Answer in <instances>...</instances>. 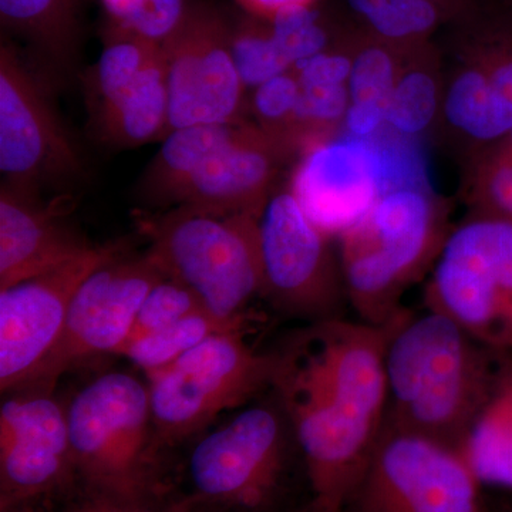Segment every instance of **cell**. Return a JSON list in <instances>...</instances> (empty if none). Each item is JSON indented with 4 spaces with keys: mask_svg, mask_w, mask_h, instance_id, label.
<instances>
[{
    "mask_svg": "<svg viewBox=\"0 0 512 512\" xmlns=\"http://www.w3.org/2000/svg\"><path fill=\"white\" fill-rule=\"evenodd\" d=\"M400 316L386 326L312 322L276 352L272 392L291 420L313 503L345 507L382 437L386 348Z\"/></svg>",
    "mask_w": 512,
    "mask_h": 512,
    "instance_id": "obj_1",
    "label": "cell"
},
{
    "mask_svg": "<svg viewBox=\"0 0 512 512\" xmlns=\"http://www.w3.org/2000/svg\"><path fill=\"white\" fill-rule=\"evenodd\" d=\"M505 363L444 313L404 312L386 348V423L460 448Z\"/></svg>",
    "mask_w": 512,
    "mask_h": 512,
    "instance_id": "obj_2",
    "label": "cell"
},
{
    "mask_svg": "<svg viewBox=\"0 0 512 512\" xmlns=\"http://www.w3.org/2000/svg\"><path fill=\"white\" fill-rule=\"evenodd\" d=\"M301 456L291 420L274 400L255 404L191 441L170 474L177 512H296L293 471Z\"/></svg>",
    "mask_w": 512,
    "mask_h": 512,
    "instance_id": "obj_3",
    "label": "cell"
},
{
    "mask_svg": "<svg viewBox=\"0 0 512 512\" xmlns=\"http://www.w3.org/2000/svg\"><path fill=\"white\" fill-rule=\"evenodd\" d=\"M431 192H387L339 239L346 299L357 319L386 326L404 312L402 296L450 234Z\"/></svg>",
    "mask_w": 512,
    "mask_h": 512,
    "instance_id": "obj_4",
    "label": "cell"
},
{
    "mask_svg": "<svg viewBox=\"0 0 512 512\" xmlns=\"http://www.w3.org/2000/svg\"><path fill=\"white\" fill-rule=\"evenodd\" d=\"M147 254L167 278L188 286L211 315L235 320L264 289L259 217L168 208L141 214Z\"/></svg>",
    "mask_w": 512,
    "mask_h": 512,
    "instance_id": "obj_5",
    "label": "cell"
},
{
    "mask_svg": "<svg viewBox=\"0 0 512 512\" xmlns=\"http://www.w3.org/2000/svg\"><path fill=\"white\" fill-rule=\"evenodd\" d=\"M80 483L127 494L171 493V463L158 447L148 383L104 373L66 406Z\"/></svg>",
    "mask_w": 512,
    "mask_h": 512,
    "instance_id": "obj_6",
    "label": "cell"
},
{
    "mask_svg": "<svg viewBox=\"0 0 512 512\" xmlns=\"http://www.w3.org/2000/svg\"><path fill=\"white\" fill-rule=\"evenodd\" d=\"M248 330L211 336L147 377L154 431L165 456L204 434L225 410L274 386L278 355L252 348Z\"/></svg>",
    "mask_w": 512,
    "mask_h": 512,
    "instance_id": "obj_7",
    "label": "cell"
},
{
    "mask_svg": "<svg viewBox=\"0 0 512 512\" xmlns=\"http://www.w3.org/2000/svg\"><path fill=\"white\" fill-rule=\"evenodd\" d=\"M451 19L440 120L473 156L512 130V0H467Z\"/></svg>",
    "mask_w": 512,
    "mask_h": 512,
    "instance_id": "obj_8",
    "label": "cell"
},
{
    "mask_svg": "<svg viewBox=\"0 0 512 512\" xmlns=\"http://www.w3.org/2000/svg\"><path fill=\"white\" fill-rule=\"evenodd\" d=\"M426 305L512 360V222L473 215L453 229L434 262Z\"/></svg>",
    "mask_w": 512,
    "mask_h": 512,
    "instance_id": "obj_9",
    "label": "cell"
},
{
    "mask_svg": "<svg viewBox=\"0 0 512 512\" xmlns=\"http://www.w3.org/2000/svg\"><path fill=\"white\" fill-rule=\"evenodd\" d=\"M463 451L386 423L349 512H490Z\"/></svg>",
    "mask_w": 512,
    "mask_h": 512,
    "instance_id": "obj_10",
    "label": "cell"
},
{
    "mask_svg": "<svg viewBox=\"0 0 512 512\" xmlns=\"http://www.w3.org/2000/svg\"><path fill=\"white\" fill-rule=\"evenodd\" d=\"M165 278L148 256L124 248L77 289L55 348L16 392H55L60 377L103 355H117L148 292ZM15 393V392H13Z\"/></svg>",
    "mask_w": 512,
    "mask_h": 512,
    "instance_id": "obj_11",
    "label": "cell"
},
{
    "mask_svg": "<svg viewBox=\"0 0 512 512\" xmlns=\"http://www.w3.org/2000/svg\"><path fill=\"white\" fill-rule=\"evenodd\" d=\"M84 82L90 120L104 143L133 148L167 137L170 99L161 42L111 22Z\"/></svg>",
    "mask_w": 512,
    "mask_h": 512,
    "instance_id": "obj_12",
    "label": "cell"
},
{
    "mask_svg": "<svg viewBox=\"0 0 512 512\" xmlns=\"http://www.w3.org/2000/svg\"><path fill=\"white\" fill-rule=\"evenodd\" d=\"M161 45L170 99L168 134L197 124L247 121V90L232 56L231 20L220 9L188 5Z\"/></svg>",
    "mask_w": 512,
    "mask_h": 512,
    "instance_id": "obj_13",
    "label": "cell"
},
{
    "mask_svg": "<svg viewBox=\"0 0 512 512\" xmlns=\"http://www.w3.org/2000/svg\"><path fill=\"white\" fill-rule=\"evenodd\" d=\"M9 394L0 407V512H50L79 483L66 406L50 392Z\"/></svg>",
    "mask_w": 512,
    "mask_h": 512,
    "instance_id": "obj_14",
    "label": "cell"
},
{
    "mask_svg": "<svg viewBox=\"0 0 512 512\" xmlns=\"http://www.w3.org/2000/svg\"><path fill=\"white\" fill-rule=\"evenodd\" d=\"M316 227L291 190L271 194L259 215L264 289L275 308L319 320L340 318L346 298L339 254Z\"/></svg>",
    "mask_w": 512,
    "mask_h": 512,
    "instance_id": "obj_15",
    "label": "cell"
},
{
    "mask_svg": "<svg viewBox=\"0 0 512 512\" xmlns=\"http://www.w3.org/2000/svg\"><path fill=\"white\" fill-rule=\"evenodd\" d=\"M2 184L40 195L84 174L82 157L45 93L10 45L0 47Z\"/></svg>",
    "mask_w": 512,
    "mask_h": 512,
    "instance_id": "obj_16",
    "label": "cell"
},
{
    "mask_svg": "<svg viewBox=\"0 0 512 512\" xmlns=\"http://www.w3.org/2000/svg\"><path fill=\"white\" fill-rule=\"evenodd\" d=\"M121 244L93 251L46 274L0 291V390L16 392L55 348L67 312L84 279L121 251Z\"/></svg>",
    "mask_w": 512,
    "mask_h": 512,
    "instance_id": "obj_17",
    "label": "cell"
},
{
    "mask_svg": "<svg viewBox=\"0 0 512 512\" xmlns=\"http://www.w3.org/2000/svg\"><path fill=\"white\" fill-rule=\"evenodd\" d=\"M289 190L316 227L339 238L384 195L379 151L348 133L319 141L303 151Z\"/></svg>",
    "mask_w": 512,
    "mask_h": 512,
    "instance_id": "obj_18",
    "label": "cell"
},
{
    "mask_svg": "<svg viewBox=\"0 0 512 512\" xmlns=\"http://www.w3.org/2000/svg\"><path fill=\"white\" fill-rule=\"evenodd\" d=\"M288 156L284 147L248 123L237 140L202 161L181 188L174 207L259 217Z\"/></svg>",
    "mask_w": 512,
    "mask_h": 512,
    "instance_id": "obj_19",
    "label": "cell"
},
{
    "mask_svg": "<svg viewBox=\"0 0 512 512\" xmlns=\"http://www.w3.org/2000/svg\"><path fill=\"white\" fill-rule=\"evenodd\" d=\"M56 202L9 185L0 188V291L93 251Z\"/></svg>",
    "mask_w": 512,
    "mask_h": 512,
    "instance_id": "obj_20",
    "label": "cell"
},
{
    "mask_svg": "<svg viewBox=\"0 0 512 512\" xmlns=\"http://www.w3.org/2000/svg\"><path fill=\"white\" fill-rule=\"evenodd\" d=\"M247 124H197L171 131L141 178L144 200L154 207L173 208L181 188L202 161L237 140Z\"/></svg>",
    "mask_w": 512,
    "mask_h": 512,
    "instance_id": "obj_21",
    "label": "cell"
},
{
    "mask_svg": "<svg viewBox=\"0 0 512 512\" xmlns=\"http://www.w3.org/2000/svg\"><path fill=\"white\" fill-rule=\"evenodd\" d=\"M407 49L389 45L369 33L356 35L348 89L346 133L370 138L386 124L387 106Z\"/></svg>",
    "mask_w": 512,
    "mask_h": 512,
    "instance_id": "obj_22",
    "label": "cell"
},
{
    "mask_svg": "<svg viewBox=\"0 0 512 512\" xmlns=\"http://www.w3.org/2000/svg\"><path fill=\"white\" fill-rule=\"evenodd\" d=\"M443 103V72L440 56L430 42L410 47L404 53L402 69L394 84L386 126L407 137L419 138L440 120Z\"/></svg>",
    "mask_w": 512,
    "mask_h": 512,
    "instance_id": "obj_23",
    "label": "cell"
},
{
    "mask_svg": "<svg viewBox=\"0 0 512 512\" xmlns=\"http://www.w3.org/2000/svg\"><path fill=\"white\" fill-rule=\"evenodd\" d=\"M460 450L483 484L512 490V360H507L497 389Z\"/></svg>",
    "mask_w": 512,
    "mask_h": 512,
    "instance_id": "obj_24",
    "label": "cell"
},
{
    "mask_svg": "<svg viewBox=\"0 0 512 512\" xmlns=\"http://www.w3.org/2000/svg\"><path fill=\"white\" fill-rule=\"evenodd\" d=\"M2 25L66 69L77 40L76 0H0Z\"/></svg>",
    "mask_w": 512,
    "mask_h": 512,
    "instance_id": "obj_25",
    "label": "cell"
},
{
    "mask_svg": "<svg viewBox=\"0 0 512 512\" xmlns=\"http://www.w3.org/2000/svg\"><path fill=\"white\" fill-rule=\"evenodd\" d=\"M363 32L410 49L430 42L446 18L444 0H348Z\"/></svg>",
    "mask_w": 512,
    "mask_h": 512,
    "instance_id": "obj_26",
    "label": "cell"
},
{
    "mask_svg": "<svg viewBox=\"0 0 512 512\" xmlns=\"http://www.w3.org/2000/svg\"><path fill=\"white\" fill-rule=\"evenodd\" d=\"M251 320L249 315L235 320H224L207 311L192 313L171 323L167 328L150 333L136 342L127 343L117 356L126 357L146 377H150L211 336L229 330L248 329Z\"/></svg>",
    "mask_w": 512,
    "mask_h": 512,
    "instance_id": "obj_27",
    "label": "cell"
},
{
    "mask_svg": "<svg viewBox=\"0 0 512 512\" xmlns=\"http://www.w3.org/2000/svg\"><path fill=\"white\" fill-rule=\"evenodd\" d=\"M466 192L474 215L512 222V130L471 156Z\"/></svg>",
    "mask_w": 512,
    "mask_h": 512,
    "instance_id": "obj_28",
    "label": "cell"
},
{
    "mask_svg": "<svg viewBox=\"0 0 512 512\" xmlns=\"http://www.w3.org/2000/svg\"><path fill=\"white\" fill-rule=\"evenodd\" d=\"M231 49L247 92L292 70L264 19L245 15L231 20Z\"/></svg>",
    "mask_w": 512,
    "mask_h": 512,
    "instance_id": "obj_29",
    "label": "cell"
},
{
    "mask_svg": "<svg viewBox=\"0 0 512 512\" xmlns=\"http://www.w3.org/2000/svg\"><path fill=\"white\" fill-rule=\"evenodd\" d=\"M301 97V83L293 70L262 83L251 92L247 111L254 114L255 124L262 133L285 148H293V127Z\"/></svg>",
    "mask_w": 512,
    "mask_h": 512,
    "instance_id": "obj_30",
    "label": "cell"
},
{
    "mask_svg": "<svg viewBox=\"0 0 512 512\" xmlns=\"http://www.w3.org/2000/svg\"><path fill=\"white\" fill-rule=\"evenodd\" d=\"M266 22L292 69L296 64L332 49L346 36L336 35L332 23L316 9V5L288 10Z\"/></svg>",
    "mask_w": 512,
    "mask_h": 512,
    "instance_id": "obj_31",
    "label": "cell"
},
{
    "mask_svg": "<svg viewBox=\"0 0 512 512\" xmlns=\"http://www.w3.org/2000/svg\"><path fill=\"white\" fill-rule=\"evenodd\" d=\"M383 164L384 194L396 190L431 192L429 164L417 137H407L384 124L370 137Z\"/></svg>",
    "mask_w": 512,
    "mask_h": 512,
    "instance_id": "obj_32",
    "label": "cell"
},
{
    "mask_svg": "<svg viewBox=\"0 0 512 512\" xmlns=\"http://www.w3.org/2000/svg\"><path fill=\"white\" fill-rule=\"evenodd\" d=\"M201 311H207V309L188 286L165 276L148 292L143 305L138 309L130 336L124 345L136 342L150 333L167 328L168 325L185 316Z\"/></svg>",
    "mask_w": 512,
    "mask_h": 512,
    "instance_id": "obj_33",
    "label": "cell"
},
{
    "mask_svg": "<svg viewBox=\"0 0 512 512\" xmlns=\"http://www.w3.org/2000/svg\"><path fill=\"white\" fill-rule=\"evenodd\" d=\"M111 22L121 28L163 42L183 19L185 0H101Z\"/></svg>",
    "mask_w": 512,
    "mask_h": 512,
    "instance_id": "obj_34",
    "label": "cell"
},
{
    "mask_svg": "<svg viewBox=\"0 0 512 512\" xmlns=\"http://www.w3.org/2000/svg\"><path fill=\"white\" fill-rule=\"evenodd\" d=\"M50 512H177L171 493L127 494L83 483Z\"/></svg>",
    "mask_w": 512,
    "mask_h": 512,
    "instance_id": "obj_35",
    "label": "cell"
},
{
    "mask_svg": "<svg viewBox=\"0 0 512 512\" xmlns=\"http://www.w3.org/2000/svg\"><path fill=\"white\" fill-rule=\"evenodd\" d=\"M247 15L269 20L288 10L315 6L318 0H235Z\"/></svg>",
    "mask_w": 512,
    "mask_h": 512,
    "instance_id": "obj_36",
    "label": "cell"
},
{
    "mask_svg": "<svg viewBox=\"0 0 512 512\" xmlns=\"http://www.w3.org/2000/svg\"><path fill=\"white\" fill-rule=\"evenodd\" d=\"M296 512H349L345 507L342 508H332L325 507V505H319L313 503V501L309 500V503L303 504L301 508H299Z\"/></svg>",
    "mask_w": 512,
    "mask_h": 512,
    "instance_id": "obj_37",
    "label": "cell"
},
{
    "mask_svg": "<svg viewBox=\"0 0 512 512\" xmlns=\"http://www.w3.org/2000/svg\"><path fill=\"white\" fill-rule=\"evenodd\" d=\"M503 512H512V504L508 505V507H505Z\"/></svg>",
    "mask_w": 512,
    "mask_h": 512,
    "instance_id": "obj_38",
    "label": "cell"
}]
</instances>
